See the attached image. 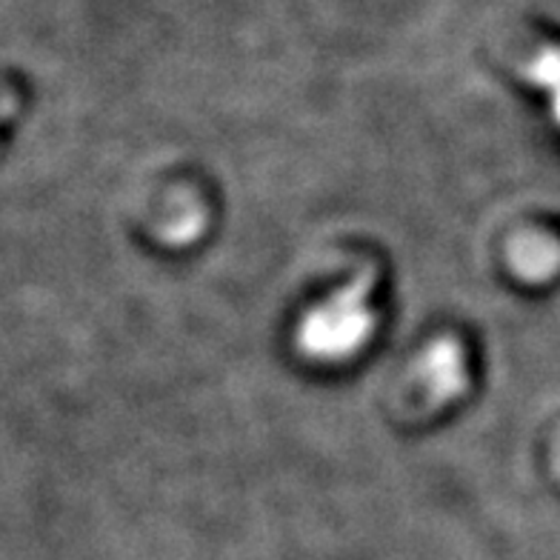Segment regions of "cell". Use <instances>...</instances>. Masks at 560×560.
<instances>
[{"label": "cell", "instance_id": "6da1fadb", "mask_svg": "<svg viewBox=\"0 0 560 560\" xmlns=\"http://www.w3.org/2000/svg\"><path fill=\"white\" fill-rule=\"evenodd\" d=\"M369 283L354 280L329 303L317 306L301 324V347L317 358L349 354L372 332V310L366 303Z\"/></svg>", "mask_w": 560, "mask_h": 560}, {"label": "cell", "instance_id": "7a4b0ae2", "mask_svg": "<svg viewBox=\"0 0 560 560\" xmlns=\"http://www.w3.org/2000/svg\"><path fill=\"white\" fill-rule=\"evenodd\" d=\"M549 89V92H552V109H555V118L560 120V78L558 81L552 83V86H546Z\"/></svg>", "mask_w": 560, "mask_h": 560}]
</instances>
